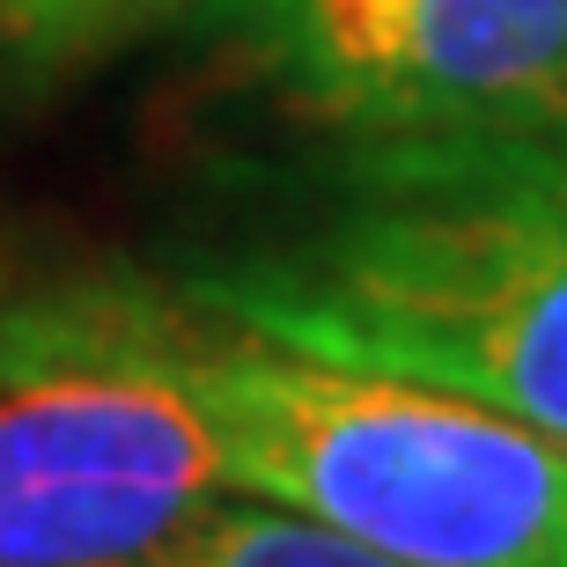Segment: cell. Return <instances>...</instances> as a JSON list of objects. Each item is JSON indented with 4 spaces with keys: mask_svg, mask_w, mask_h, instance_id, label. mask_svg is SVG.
<instances>
[{
    "mask_svg": "<svg viewBox=\"0 0 567 567\" xmlns=\"http://www.w3.org/2000/svg\"><path fill=\"white\" fill-rule=\"evenodd\" d=\"M169 288L288 354L567 442V118L324 133L274 214Z\"/></svg>",
    "mask_w": 567,
    "mask_h": 567,
    "instance_id": "6da1fadb",
    "label": "cell"
},
{
    "mask_svg": "<svg viewBox=\"0 0 567 567\" xmlns=\"http://www.w3.org/2000/svg\"><path fill=\"white\" fill-rule=\"evenodd\" d=\"M185 377L229 494L405 567H567V442L494 405L288 354L207 310H192Z\"/></svg>",
    "mask_w": 567,
    "mask_h": 567,
    "instance_id": "7a4b0ae2",
    "label": "cell"
},
{
    "mask_svg": "<svg viewBox=\"0 0 567 567\" xmlns=\"http://www.w3.org/2000/svg\"><path fill=\"white\" fill-rule=\"evenodd\" d=\"M185 339V295L133 274L0 302V567L118 560L229 494Z\"/></svg>",
    "mask_w": 567,
    "mask_h": 567,
    "instance_id": "3957f363",
    "label": "cell"
},
{
    "mask_svg": "<svg viewBox=\"0 0 567 567\" xmlns=\"http://www.w3.org/2000/svg\"><path fill=\"white\" fill-rule=\"evenodd\" d=\"M317 133L567 118V0H199Z\"/></svg>",
    "mask_w": 567,
    "mask_h": 567,
    "instance_id": "277c9868",
    "label": "cell"
},
{
    "mask_svg": "<svg viewBox=\"0 0 567 567\" xmlns=\"http://www.w3.org/2000/svg\"><path fill=\"white\" fill-rule=\"evenodd\" d=\"M185 8L199 0H0V74L16 89H52Z\"/></svg>",
    "mask_w": 567,
    "mask_h": 567,
    "instance_id": "5b68a950",
    "label": "cell"
},
{
    "mask_svg": "<svg viewBox=\"0 0 567 567\" xmlns=\"http://www.w3.org/2000/svg\"><path fill=\"white\" fill-rule=\"evenodd\" d=\"M199 546H207V567H405L391 553H369L339 530L310 524V516L251 502V494H221L199 516Z\"/></svg>",
    "mask_w": 567,
    "mask_h": 567,
    "instance_id": "8992f818",
    "label": "cell"
},
{
    "mask_svg": "<svg viewBox=\"0 0 567 567\" xmlns=\"http://www.w3.org/2000/svg\"><path fill=\"white\" fill-rule=\"evenodd\" d=\"M89 567H207V546H199V524H185L177 538H155V546H141V553L89 560Z\"/></svg>",
    "mask_w": 567,
    "mask_h": 567,
    "instance_id": "52a82bcc",
    "label": "cell"
}]
</instances>
